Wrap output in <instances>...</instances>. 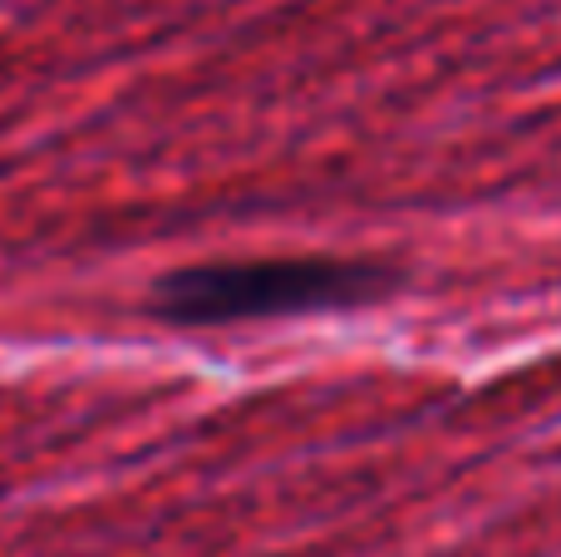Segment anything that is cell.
<instances>
[{"mask_svg":"<svg viewBox=\"0 0 561 557\" xmlns=\"http://www.w3.org/2000/svg\"><path fill=\"white\" fill-rule=\"evenodd\" d=\"M394 276L369 262L340 257H252V262H207L168 272L153 286V316L187 331L286 321V316L350 311L385 296Z\"/></svg>","mask_w":561,"mask_h":557,"instance_id":"1","label":"cell"}]
</instances>
